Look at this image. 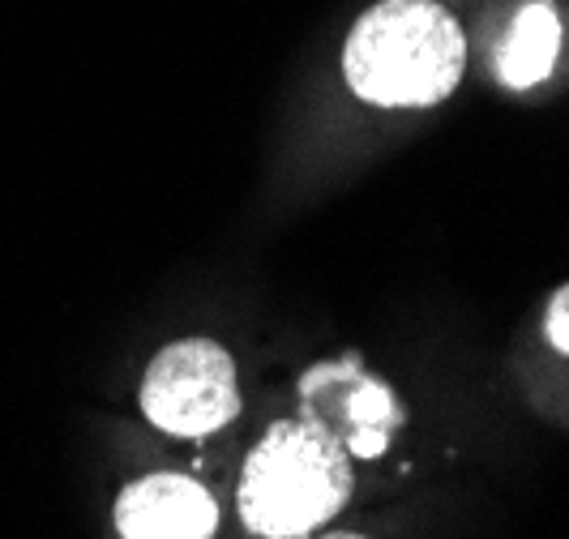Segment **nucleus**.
<instances>
[{"mask_svg": "<svg viewBox=\"0 0 569 539\" xmlns=\"http://www.w3.org/2000/svg\"><path fill=\"white\" fill-rule=\"evenodd\" d=\"M543 335L561 356H569V283L561 291H552V300L543 309Z\"/></svg>", "mask_w": 569, "mask_h": 539, "instance_id": "nucleus-7", "label": "nucleus"}, {"mask_svg": "<svg viewBox=\"0 0 569 539\" xmlns=\"http://www.w3.org/2000/svg\"><path fill=\"white\" fill-rule=\"evenodd\" d=\"M467 34L441 0H377L342 43V78L372 108H432L455 94Z\"/></svg>", "mask_w": 569, "mask_h": 539, "instance_id": "nucleus-1", "label": "nucleus"}, {"mask_svg": "<svg viewBox=\"0 0 569 539\" xmlns=\"http://www.w3.org/2000/svg\"><path fill=\"white\" fill-rule=\"evenodd\" d=\"M561 13L552 9V0H527L518 13H513L510 30H506V43L497 52V73L510 90H531L540 86L552 64L561 57Z\"/></svg>", "mask_w": 569, "mask_h": 539, "instance_id": "nucleus-6", "label": "nucleus"}, {"mask_svg": "<svg viewBox=\"0 0 569 539\" xmlns=\"http://www.w3.org/2000/svg\"><path fill=\"white\" fill-rule=\"evenodd\" d=\"M142 411L171 437H206L240 416L236 360L223 342H168L142 377Z\"/></svg>", "mask_w": 569, "mask_h": 539, "instance_id": "nucleus-3", "label": "nucleus"}, {"mask_svg": "<svg viewBox=\"0 0 569 539\" xmlns=\"http://www.w3.org/2000/svg\"><path fill=\"white\" fill-rule=\"evenodd\" d=\"M321 539H365V536H356V531H330V536H321Z\"/></svg>", "mask_w": 569, "mask_h": 539, "instance_id": "nucleus-8", "label": "nucleus"}, {"mask_svg": "<svg viewBox=\"0 0 569 539\" xmlns=\"http://www.w3.org/2000/svg\"><path fill=\"white\" fill-rule=\"evenodd\" d=\"M351 455L335 432L296 416L257 441L240 471V518L261 539H305L351 497Z\"/></svg>", "mask_w": 569, "mask_h": 539, "instance_id": "nucleus-2", "label": "nucleus"}, {"mask_svg": "<svg viewBox=\"0 0 569 539\" xmlns=\"http://www.w3.org/2000/svg\"><path fill=\"white\" fill-rule=\"evenodd\" d=\"M116 531L124 539H210L219 506L193 476H142L116 497Z\"/></svg>", "mask_w": 569, "mask_h": 539, "instance_id": "nucleus-5", "label": "nucleus"}, {"mask_svg": "<svg viewBox=\"0 0 569 539\" xmlns=\"http://www.w3.org/2000/svg\"><path fill=\"white\" fill-rule=\"evenodd\" d=\"M300 416L335 432L351 458H381L407 420L399 395L360 369L356 356L339 365H313L300 377Z\"/></svg>", "mask_w": 569, "mask_h": 539, "instance_id": "nucleus-4", "label": "nucleus"}]
</instances>
